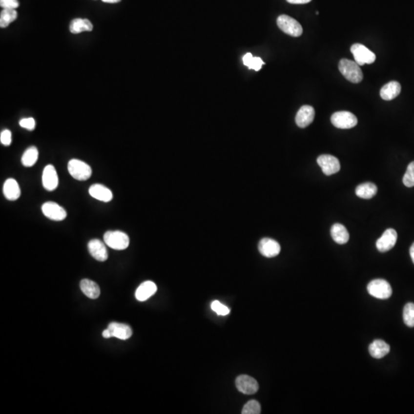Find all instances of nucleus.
Instances as JSON below:
<instances>
[{
  "instance_id": "nucleus-31",
  "label": "nucleus",
  "mask_w": 414,
  "mask_h": 414,
  "mask_svg": "<svg viewBox=\"0 0 414 414\" xmlns=\"http://www.w3.org/2000/svg\"><path fill=\"white\" fill-rule=\"evenodd\" d=\"M403 183L407 187L414 186V161L407 166V171L403 178Z\"/></svg>"
},
{
  "instance_id": "nucleus-15",
  "label": "nucleus",
  "mask_w": 414,
  "mask_h": 414,
  "mask_svg": "<svg viewBox=\"0 0 414 414\" xmlns=\"http://www.w3.org/2000/svg\"><path fill=\"white\" fill-rule=\"evenodd\" d=\"M88 248L91 256L99 262H104L108 258V252L105 245L99 239L91 240L88 243Z\"/></svg>"
},
{
  "instance_id": "nucleus-16",
  "label": "nucleus",
  "mask_w": 414,
  "mask_h": 414,
  "mask_svg": "<svg viewBox=\"0 0 414 414\" xmlns=\"http://www.w3.org/2000/svg\"><path fill=\"white\" fill-rule=\"evenodd\" d=\"M107 329L111 332V337H117L121 340L129 339L133 334L132 329L129 325L118 322L109 324Z\"/></svg>"
},
{
  "instance_id": "nucleus-9",
  "label": "nucleus",
  "mask_w": 414,
  "mask_h": 414,
  "mask_svg": "<svg viewBox=\"0 0 414 414\" xmlns=\"http://www.w3.org/2000/svg\"><path fill=\"white\" fill-rule=\"evenodd\" d=\"M43 214L54 221H62L67 216L65 209L55 202L45 203L41 207Z\"/></svg>"
},
{
  "instance_id": "nucleus-18",
  "label": "nucleus",
  "mask_w": 414,
  "mask_h": 414,
  "mask_svg": "<svg viewBox=\"0 0 414 414\" xmlns=\"http://www.w3.org/2000/svg\"><path fill=\"white\" fill-rule=\"evenodd\" d=\"M88 192L91 197L102 202H110L113 199L112 192L102 184H93L89 188Z\"/></svg>"
},
{
  "instance_id": "nucleus-37",
  "label": "nucleus",
  "mask_w": 414,
  "mask_h": 414,
  "mask_svg": "<svg viewBox=\"0 0 414 414\" xmlns=\"http://www.w3.org/2000/svg\"><path fill=\"white\" fill-rule=\"evenodd\" d=\"M102 335L104 338H110L111 337V332L108 329H106V330L104 331L103 333H102Z\"/></svg>"
},
{
  "instance_id": "nucleus-26",
  "label": "nucleus",
  "mask_w": 414,
  "mask_h": 414,
  "mask_svg": "<svg viewBox=\"0 0 414 414\" xmlns=\"http://www.w3.org/2000/svg\"><path fill=\"white\" fill-rule=\"evenodd\" d=\"M38 157H39L38 149L36 148V146H30L24 152L23 155L21 157V164L24 166L30 167L37 162Z\"/></svg>"
},
{
  "instance_id": "nucleus-27",
  "label": "nucleus",
  "mask_w": 414,
  "mask_h": 414,
  "mask_svg": "<svg viewBox=\"0 0 414 414\" xmlns=\"http://www.w3.org/2000/svg\"><path fill=\"white\" fill-rule=\"evenodd\" d=\"M18 13L16 9H3L0 14V27L6 28L17 19Z\"/></svg>"
},
{
  "instance_id": "nucleus-29",
  "label": "nucleus",
  "mask_w": 414,
  "mask_h": 414,
  "mask_svg": "<svg viewBox=\"0 0 414 414\" xmlns=\"http://www.w3.org/2000/svg\"><path fill=\"white\" fill-rule=\"evenodd\" d=\"M403 318H404V322L407 326L410 328H414V304L407 303L404 308V312H403Z\"/></svg>"
},
{
  "instance_id": "nucleus-25",
  "label": "nucleus",
  "mask_w": 414,
  "mask_h": 414,
  "mask_svg": "<svg viewBox=\"0 0 414 414\" xmlns=\"http://www.w3.org/2000/svg\"><path fill=\"white\" fill-rule=\"evenodd\" d=\"M356 195L360 198L369 200L373 198L377 193V187L372 183H364L360 184L355 189Z\"/></svg>"
},
{
  "instance_id": "nucleus-33",
  "label": "nucleus",
  "mask_w": 414,
  "mask_h": 414,
  "mask_svg": "<svg viewBox=\"0 0 414 414\" xmlns=\"http://www.w3.org/2000/svg\"><path fill=\"white\" fill-rule=\"evenodd\" d=\"M20 125L21 127L29 130H33L36 127V122L34 118H23L20 122Z\"/></svg>"
},
{
  "instance_id": "nucleus-21",
  "label": "nucleus",
  "mask_w": 414,
  "mask_h": 414,
  "mask_svg": "<svg viewBox=\"0 0 414 414\" xmlns=\"http://www.w3.org/2000/svg\"><path fill=\"white\" fill-rule=\"evenodd\" d=\"M2 190L5 198L11 201L18 200L21 195L20 186L14 179H8L4 184Z\"/></svg>"
},
{
  "instance_id": "nucleus-24",
  "label": "nucleus",
  "mask_w": 414,
  "mask_h": 414,
  "mask_svg": "<svg viewBox=\"0 0 414 414\" xmlns=\"http://www.w3.org/2000/svg\"><path fill=\"white\" fill-rule=\"evenodd\" d=\"M93 25L87 19H75L70 23L69 30L73 34H79L83 32H91Z\"/></svg>"
},
{
  "instance_id": "nucleus-7",
  "label": "nucleus",
  "mask_w": 414,
  "mask_h": 414,
  "mask_svg": "<svg viewBox=\"0 0 414 414\" xmlns=\"http://www.w3.org/2000/svg\"><path fill=\"white\" fill-rule=\"evenodd\" d=\"M332 124L340 129H350L357 124V118L349 111H337L332 114L331 118Z\"/></svg>"
},
{
  "instance_id": "nucleus-39",
  "label": "nucleus",
  "mask_w": 414,
  "mask_h": 414,
  "mask_svg": "<svg viewBox=\"0 0 414 414\" xmlns=\"http://www.w3.org/2000/svg\"><path fill=\"white\" fill-rule=\"evenodd\" d=\"M104 2H107V3H118V2H121L122 0H102Z\"/></svg>"
},
{
  "instance_id": "nucleus-6",
  "label": "nucleus",
  "mask_w": 414,
  "mask_h": 414,
  "mask_svg": "<svg viewBox=\"0 0 414 414\" xmlns=\"http://www.w3.org/2000/svg\"><path fill=\"white\" fill-rule=\"evenodd\" d=\"M351 52L353 54L354 62L362 66L365 64H372L376 60V56L369 48L361 45L360 43H356L352 45Z\"/></svg>"
},
{
  "instance_id": "nucleus-10",
  "label": "nucleus",
  "mask_w": 414,
  "mask_h": 414,
  "mask_svg": "<svg viewBox=\"0 0 414 414\" xmlns=\"http://www.w3.org/2000/svg\"><path fill=\"white\" fill-rule=\"evenodd\" d=\"M397 240V233L393 228H388L381 237L377 239L376 247L380 252H386L393 248Z\"/></svg>"
},
{
  "instance_id": "nucleus-35",
  "label": "nucleus",
  "mask_w": 414,
  "mask_h": 414,
  "mask_svg": "<svg viewBox=\"0 0 414 414\" xmlns=\"http://www.w3.org/2000/svg\"><path fill=\"white\" fill-rule=\"evenodd\" d=\"M0 141L4 146H9L12 142V134L9 130H4L0 134Z\"/></svg>"
},
{
  "instance_id": "nucleus-20",
  "label": "nucleus",
  "mask_w": 414,
  "mask_h": 414,
  "mask_svg": "<svg viewBox=\"0 0 414 414\" xmlns=\"http://www.w3.org/2000/svg\"><path fill=\"white\" fill-rule=\"evenodd\" d=\"M390 351L389 345L382 340H375L369 346L370 354L373 358H382L389 353Z\"/></svg>"
},
{
  "instance_id": "nucleus-14",
  "label": "nucleus",
  "mask_w": 414,
  "mask_h": 414,
  "mask_svg": "<svg viewBox=\"0 0 414 414\" xmlns=\"http://www.w3.org/2000/svg\"><path fill=\"white\" fill-rule=\"evenodd\" d=\"M315 111L314 107L310 105H304L298 110L295 116V123L298 127L305 128L312 123Z\"/></svg>"
},
{
  "instance_id": "nucleus-17",
  "label": "nucleus",
  "mask_w": 414,
  "mask_h": 414,
  "mask_svg": "<svg viewBox=\"0 0 414 414\" xmlns=\"http://www.w3.org/2000/svg\"><path fill=\"white\" fill-rule=\"evenodd\" d=\"M157 291V287L154 282L151 281H146L137 289L135 297L137 300L145 302L150 297L153 296Z\"/></svg>"
},
{
  "instance_id": "nucleus-3",
  "label": "nucleus",
  "mask_w": 414,
  "mask_h": 414,
  "mask_svg": "<svg viewBox=\"0 0 414 414\" xmlns=\"http://www.w3.org/2000/svg\"><path fill=\"white\" fill-rule=\"evenodd\" d=\"M277 25L286 34L293 37H299L303 32L302 25L295 19L287 15H281L277 19Z\"/></svg>"
},
{
  "instance_id": "nucleus-38",
  "label": "nucleus",
  "mask_w": 414,
  "mask_h": 414,
  "mask_svg": "<svg viewBox=\"0 0 414 414\" xmlns=\"http://www.w3.org/2000/svg\"><path fill=\"white\" fill-rule=\"evenodd\" d=\"M410 255H411V259H412L413 263L414 264V243H413L411 248H410Z\"/></svg>"
},
{
  "instance_id": "nucleus-13",
  "label": "nucleus",
  "mask_w": 414,
  "mask_h": 414,
  "mask_svg": "<svg viewBox=\"0 0 414 414\" xmlns=\"http://www.w3.org/2000/svg\"><path fill=\"white\" fill-rule=\"evenodd\" d=\"M42 185L48 191H53L59 185V177L56 168L52 165H47L42 173Z\"/></svg>"
},
{
  "instance_id": "nucleus-11",
  "label": "nucleus",
  "mask_w": 414,
  "mask_h": 414,
  "mask_svg": "<svg viewBox=\"0 0 414 414\" xmlns=\"http://www.w3.org/2000/svg\"><path fill=\"white\" fill-rule=\"evenodd\" d=\"M236 385L239 391L244 394H254L259 390V384L253 377L240 375L236 378Z\"/></svg>"
},
{
  "instance_id": "nucleus-23",
  "label": "nucleus",
  "mask_w": 414,
  "mask_h": 414,
  "mask_svg": "<svg viewBox=\"0 0 414 414\" xmlns=\"http://www.w3.org/2000/svg\"><path fill=\"white\" fill-rule=\"evenodd\" d=\"M81 290L86 296L91 299H96L101 294L100 288L96 282L90 279H83L80 282Z\"/></svg>"
},
{
  "instance_id": "nucleus-19",
  "label": "nucleus",
  "mask_w": 414,
  "mask_h": 414,
  "mask_svg": "<svg viewBox=\"0 0 414 414\" xmlns=\"http://www.w3.org/2000/svg\"><path fill=\"white\" fill-rule=\"evenodd\" d=\"M401 91V85L397 82H391L383 86L380 89V95L381 99L385 101H391L396 99Z\"/></svg>"
},
{
  "instance_id": "nucleus-30",
  "label": "nucleus",
  "mask_w": 414,
  "mask_h": 414,
  "mask_svg": "<svg viewBox=\"0 0 414 414\" xmlns=\"http://www.w3.org/2000/svg\"><path fill=\"white\" fill-rule=\"evenodd\" d=\"M261 413V406L259 402L255 400H249L245 404L243 408V414H259Z\"/></svg>"
},
{
  "instance_id": "nucleus-22",
  "label": "nucleus",
  "mask_w": 414,
  "mask_h": 414,
  "mask_svg": "<svg viewBox=\"0 0 414 414\" xmlns=\"http://www.w3.org/2000/svg\"><path fill=\"white\" fill-rule=\"evenodd\" d=\"M331 235L332 239H334V241L340 245L346 244L349 241V238H350V235L346 227L340 223H335L332 226L331 228Z\"/></svg>"
},
{
  "instance_id": "nucleus-2",
  "label": "nucleus",
  "mask_w": 414,
  "mask_h": 414,
  "mask_svg": "<svg viewBox=\"0 0 414 414\" xmlns=\"http://www.w3.org/2000/svg\"><path fill=\"white\" fill-rule=\"evenodd\" d=\"M104 241L107 247L115 250H124L128 247L130 239L122 231H107L104 235Z\"/></svg>"
},
{
  "instance_id": "nucleus-28",
  "label": "nucleus",
  "mask_w": 414,
  "mask_h": 414,
  "mask_svg": "<svg viewBox=\"0 0 414 414\" xmlns=\"http://www.w3.org/2000/svg\"><path fill=\"white\" fill-rule=\"evenodd\" d=\"M243 63L246 66L248 67L249 69H253L256 72L259 71L262 68L263 64H265L264 62L262 60V59L259 57H253L252 54L247 53L243 56Z\"/></svg>"
},
{
  "instance_id": "nucleus-1",
  "label": "nucleus",
  "mask_w": 414,
  "mask_h": 414,
  "mask_svg": "<svg viewBox=\"0 0 414 414\" xmlns=\"http://www.w3.org/2000/svg\"><path fill=\"white\" fill-rule=\"evenodd\" d=\"M338 68L343 76L351 83H361L363 80V72L360 65L354 61L349 59H342L338 64Z\"/></svg>"
},
{
  "instance_id": "nucleus-32",
  "label": "nucleus",
  "mask_w": 414,
  "mask_h": 414,
  "mask_svg": "<svg viewBox=\"0 0 414 414\" xmlns=\"http://www.w3.org/2000/svg\"><path fill=\"white\" fill-rule=\"evenodd\" d=\"M211 309L216 313L218 315L225 316L229 314L230 309L227 306H224L219 301H214L211 304Z\"/></svg>"
},
{
  "instance_id": "nucleus-34",
  "label": "nucleus",
  "mask_w": 414,
  "mask_h": 414,
  "mask_svg": "<svg viewBox=\"0 0 414 414\" xmlns=\"http://www.w3.org/2000/svg\"><path fill=\"white\" fill-rule=\"evenodd\" d=\"M0 6L3 9H16L20 6L18 0H0Z\"/></svg>"
},
{
  "instance_id": "nucleus-12",
  "label": "nucleus",
  "mask_w": 414,
  "mask_h": 414,
  "mask_svg": "<svg viewBox=\"0 0 414 414\" xmlns=\"http://www.w3.org/2000/svg\"><path fill=\"white\" fill-rule=\"evenodd\" d=\"M259 252L266 258H273L281 252V247L278 242L270 238L261 239L259 243Z\"/></svg>"
},
{
  "instance_id": "nucleus-5",
  "label": "nucleus",
  "mask_w": 414,
  "mask_h": 414,
  "mask_svg": "<svg viewBox=\"0 0 414 414\" xmlns=\"http://www.w3.org/2000/svg\"><path fill=\"white\" fill-rule=\"evenodd\" d=\"M370 295L378 299H388L392 295V288L389 282L384 279H375L368 286Z\"/></svg>"
},
{
  "instance_id": "nucleus-36",
  "label": "nucleus",
  "mask_w": 414,
  "mask_h": 414,
  "mask_svg": "<svg viewBox=\"0 0 414 414\" xmlns=\"http://www.w3.org/2000/svg\"><path fill=\"white\" fill-rule=\"evenodd\" d=\"M291 4H306L310 2L311 0H286Z\"/></svg>"
},
{
  "instance_id": "nucleus-4",
  "label": "nucleus",
  "mask_w": 414,
  "mask_h": 414,
  "mask_svg": "<svg viewBox=\"0 0 414 414\" xmlns=\"http://www.w3.org/2000/svg\"><path fill=\"white\" fill-rule=\"evenodd\" d=\"M68 170L70 175L78 181H87L91 177L92 170L91 166L83 161L72 159L68 162Z\"/></svg>"
},
{
  "instance_id": "nucleus-8",
  "label": "nucleus",
  "mask_w": 414,
  "mask_h": 414,
  "mask_svg": "<svg viewBox=\"0 0 414 414\" xmlns=\"http://www.w3.org/2000/svg\"><path fill=\"white\" fill-rule=\"evenodd\" d=\"M317 163L326 176L333 175L341 169V165L337 157L329 154L319 156L317 159Z\"/></svg>"
}]
</instances>
